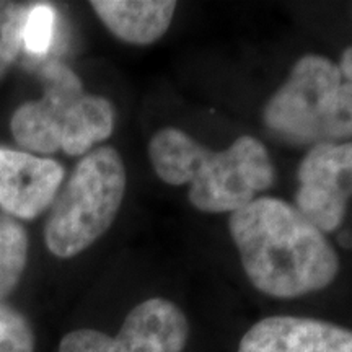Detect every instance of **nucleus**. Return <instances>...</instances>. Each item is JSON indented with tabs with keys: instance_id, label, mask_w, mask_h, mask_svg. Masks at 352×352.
<instances>
[{
	"instance_id": "10",
	"label": "nucleus",
	"mask_w": 352,
	"mask_h": 352,
	"mask_svg": "<svg viewBox=\"0 0 352 352\" xmlns=\"http://www.w3.org/2000/svg\"><path fill=\"white\" fill-rule=\"evenodd\" d=\"M91 7L108 30L131 44L155 43L173 20L176 2L164 0H95Z\"/></svg>"
},
{
	"instance_id": "16",
	"label": "nucleus",
	"mask_w": 352,
	"mask_h": 352,
	"mask_svg": "<svg viewBox=\"0 0 352 352\" xmlns=\"http://www.w3.org/2000/svg\"><path fill=\"white\" fill-rule=\"evenodd\" d=\"M340 240H341V245H342V246H347V248H351V246H352V235H351L349 232L342 233Z\"/></svg>"
},
{
	"instance_id": "15",
	"label": "nucleus",
	"mask_w": 352,
	"mask_h": 352,
	"mask_svg": "<svg viewBox=\"0 0 352 352\" xmlns=\"http://www.w3.org/2000/svg\"><path fill=\"white\" fill-rule=\"evenodd\" d=\"M340 69L347 80L352 83V46L347 47V50L342 52L341 60H340Z\"/></svg>"
},
{
	"instance_id": "11",
	"label": "nucleus",
	"mask_w": 352,
	"mask_h": 352,
	"mask_svg": "<svg viewBox=\"0 0 352 352\" xmlns=\"http://www.w3.org/2000/svg\"><path fill=\"white\" fill-rule=\"evenodd\" d=\"M28 240L20 223L0 217V298L15 289L26 264Z\"/></svg>"
},
{
	"instance_id": "3",
	"label": "nucleus",
	"mask_w": 352,
	"mask_h": 352,
	"mask_svg": "<svg viewBox=\"0 0 352 352\" xmlns=\"http://www.w3.org/2000/svg\"><path fill=\"white\" fill-rule=\"evenodd\" d=\"M267 129L297 145L352 140V83L323 56L297 60L263 111Z\"/></svg>"
},
{
	"instance_id": "4",
	"label": "nucleus",
	"mask_w": 352,
	"mask_h": 352,
	"mask_svg": "<svg viewBox=\"0 0 352 352\" xmlns=\"http://www.w3.org/2000/svg\"><path fill=\"white\" fill-rule=\"evenodd\" d=\"M126 192V168L113 147H98L78 162L54 202L46 245L57 258L82 253L111 227Z\"/></svg>"
},
{
	"instance_id": "14",
	"label": "nucleus",
	"mask_w": 352,
	"mask_h": 352,
	"mask_svg": "<svg viewBox=\"0 0 352 352\" xmlns=\"http://www.w3.org/2000/svg\"><path fill=\"white\" fill-rule=\"evenodd\" d=\"M34 336L28 321L0 303V352H33Z\"/></svg>"
},
{
	"instance_id": "9",
	"label": "nucleus",
	"mask_w": 352,
	"mask_h": 352,
	"mask_svg": "<svg viewBox=\"0 0 352 352\" xmlns=\"http://www.w3.org/2000/svg\"><path fill=\"white\" fill-rule=\"evenodd\" d=\"M239 352H352V331L300 316H270L241 338Z\"/></svg>"
},
{
	"instance_id": "1",
	"label": "nucleus",
	"mask_w": 352,
	"mask_h": 352,
	"mask_svg": "<svg viewBox=\"0 0 352 352\" xmlns=\"http://www.w3.org/2000/svg\"><path fill=\"white\" fill-rule=\"evenodd\" d=\"M228 228L250 283L271 297L316 292L340 271L324 233L283 199L256 197L230 215Z\"/></svg>"
},
{
	"instance_id": "5",
	"label": "nucleus",
	"mask_w": 352,
	"mask_h": 352,
	"mask_svg": "<svg viewBox=\"0 0 352 352\" xmlns=\"http://www.w3.org/2000/svg\"><path fill=\"white\" fill-rule=\"evenodd\" d=\"M44 96L28 101L12 118L13 138L21 147L38 153L74 152L80 139L87 111V94L72 69L47 63L41 70Z\"/></svg>"
},
{
	"instance_id": "13",
	"label": "nucleus",
	"mask_w": 352,
	"mask_h": 352,
	"mask_svg": "<svg viewBox=\"0 0 352 352\" xmlns=\"http://www.w3.org/2000/svg\"><path fill=\"white\" fill-rule=\"evenodd\" d=\"M30 7L32 6L26 3L0 2V78L19 54L21 32Z\"/></svg>"
},
{
	"instance_id": "6",
	"label": "nucleus",
	"mask_w": 352,
	"mask_h": 352,
	"mask_svg": "<svg viewBox=\"0 0 352 352\" xmlns=\"http://www.w3.org/2000/svg\"><path fill=\"white\" fill-rule=\"evenodd\" d=\"M188 331L183 311L166 298L153 297L132 308L116 338L77 329L63 338L59 352H182Z\"/></svg>"
},
{
	"instance_id": "12",
	"label": "nucleus",
	"mask_w": 352,
	"mask_h": 352,
	"mask_svg": "<svg viewBox=\"0 0 352 352\" xmlns=\"http://www.w3.org/2000/svg\"><path fill=\"white\" fill-rule=\"evenodd\" d=\"M57 33V12L50 3H36L26 13L21 46L33 57H44L52 50Z\"/></svg>"
},
{
	"instance_id": "8",
	"label": "nucleus",
	"mask_w": 352,
	"mask_h": 352,
	"mask_svg": "<svg viewBox=\"0 0 352 352\" xmlns=\"http://www.w3.org/2000/svg\"><path fill=\"white\" fill-rule=\"evenodd\" d=\"M64 168L51 158L0 147V208L21 219L41 214L54 199Z\"/></svg>"
},
{
	"instance_id": "2",
	"label": "nucleus",
	"mask_w": 352,
	"mask_h": 352,
	"mask_svg": "<svg viewBox=\"0 0 352 352\" xmlns=\"http://www.w3.org/2000/svg\"><path fill=\"white\" fill-rule=\"evenodd\" d=\"M148 157L162 182L189 184V202L209 214L236 212L276 178L266 147L252 135H241L223 151H210L182 129L164 127L152 138Z\"/></svg>"
},
{
	"instance_id": "7",
	"label": "nucleus",
	"mask_w": 352,
	"mask_h": 352,
	"mask_svg": "<svg viewBox=\"0 0 352 352\" xmlns=\"http://www.w3.org/2000/svg\"><path fill=\"white\" fill-rule=\"evenodd\" d=\"M297 178L296 208L323 233L336 230L352 197V140L311 147Z\"/></svg>"
}]
</instances>
